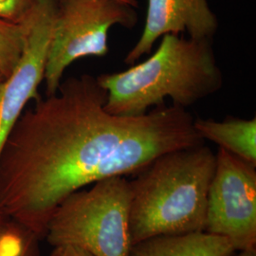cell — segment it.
<instances>
[{
  "label": "cell",
  "instance_id": "17",
  "mask_svg": "<svg viewBox=\"0 0 256 256\" xmlns=\"http://www.w3.org/2000/svg\"><path fill=\"white\" fill-rule=\"evenodd\" d=\"M120 1H122V2L126 3L128 5H131V6L135 7V8H137L138 7L137 0H120Z\"/></svg>",
  "mask_w": 256,
  "mask_h": 256
},
{
  "label": "cell",
  "instance_id": "3",
  "mask_svg": "<svg viewBox=\"0 0 256 256\" xmlns=\"http://www.w3.org/2000/svg\"><path fill=\"white\" fill-rule=\"evenodd\" d=\"M216 156L204 144L158 156L129 180L132 246L149 238L205 232Z\"/></svg>",
  "mask_w": 256,
  "mask_h": 256
},
{
  "label": "cell",
  "instance_id": "6",
  "mask_svg": "<svg viewBox=\"0 0 256 256\" xmlns=\"http://www.w3.org/2000/svg\"><path fill=\"white\" fill-rule=\"evenodd\" d=\"M210 180L205 232L227 238L236 250L256 248L254 165L220 148Z\"/></svg>",
  "mask_w": 256,
  "mask_h": 256
},
{
  "label": "cell",
  "instance_id": "7",
  "mask_svg": "<svg viewBox=\"0 0 256 256\" xmlns=\"http://www.w3.org/2000/svg\"><path fill=\"white\" fill-rule=\"evenodd\" d=\"M56 0H37L22 23L24 44L12 72L0 82V152L28 102L41 96L46 59L54 21Z\"/></svg>",
  "mask_w": 256,
  "mask_h": 256
},
{
  "label": "cell",
  "instance_id": "14",
  "mask_svg": "<svg viewBox=\"0 0 256 256\" xmlns=\"http://www.w3.org/2000/svg\"><path fill=\"white\" fill-rule=\"evenodd\" d=\"M50 256H94L81 248L72 245H60L54 247Z\"/></svg>",
  "mask_w": 256,
  "mask_h": 256
},
{
  "label": "cell",
  "instance_id": "13",
  "mask_svg": "<svg viewBox=\"0 0 256 256\" xmlns=\"http://www.w3.org/2000/svg\"><path fill=\"white\" fill-rule=\"evenodd\" d=\"M36 2L37 0H0V19L21 24Z\"/></svg>",
  "mask_w": 256,
  "mask_h": 256
},
{
  "label": "cell",
  "instance_id": "8",
  "mask_svg": "<svg viewBox=\"0 0 256 256\" xmlns=\"http://www.w3.org/2000/svg\"><path fill=\"white\" fill-rule=\"evenodd\" d=\"M218 28V19L208 0H147L142 36L124 62L135 64L144 55L149 54L164 34H187L194 39L212 40Z\"/></svg>",
  "mask_w": 256,
  "mask_h": 256
},
{
  "label": "cell",
  "instance_id": "5",
  "mask_svg": "<svg viewBox=\"0 0 256 256\" xmlns=\"http://www.w3.org/2000/svg\"><path fill=\"white\" fill-rule=\"evenodd\" d=\"M137 23L136 8L120 0H56L44 76L46 96L57 92L74 62L108 54L111 28L131 30Z\"/></svg>",
  "mask_w": 256,
  "mask_h": 256
},
{
  "label": "cell",
  "instance_id": "12",
  "mask_svg": "<svg viewBox=\"0 0 256 256\" xmlns=\"http://www.w3.org/2000/svg\"><path fill=\"white\" fill-rule=\"evenodd\" d=\"M24 44V28L0 19V72L6 78L18 61Z\"/></svg>",
  "mask_w": 256,
  "mask_h": 256
},
{
  "label": "cell",
  "instance_id": "2",
  "mask_svg": "<svg viewBox=\"0 0 256 256\" xmlns=\"http://www.w3.org/2000/svg\"><path fill=\"white\" fill-rule=\"evenodd\" d=\"M155 52L129 68L102 74L98 82L106 92L104 108L120 116H140L164 104L185 108L220 92L223 74L212 40L168 34Z\"/></svg>",
  "mask_w": 256,
  "mask_h": 256
},
{
  "label": "cell",
  "instance_id": "18",
  "mask_svg": "<svg viewBox=\"0 0 256 256\" xmlns=\"http://www.w3.org/2000/svg\"><path fill=\"white\" fill-rule=\"evenodd\" d=\"M3 79H4V76H3V75L1 74V72H0V82L3 81Z\"/></svg>",
  "mask_w": 256,
  "mask_h": 256
},
{
  "label": "cell",
  "instance_id": "1",
  "mask_svg": "<svg viewBox=\"0 0 256 256\" xmlns=\"http://www.w3.org/2000/svg\"><path fill=\"white\" fill-rule=\"evenodd\" d=\"M106 102L97 77H70L23 111L2 146L0 210L41 240L72 194L204 142L185 108L164 104L144 115L120 116L106 111Z\"/></svg>",
  "mask_w": 256,
  "mask_h": 256
},
{
  "label": "cell",
  "instance_id": "15",
  "mask_svg": "<svg viewBox=\"0 0 256 256\" xmlns=\"http://www.w3.org/2000/svg\"><path fill=\"white\" fill-rule=\"evenodd\" d=\"M12 220H10L9 216L0 210V234L7 228V226L9 225L10 222Z\"/></svg>",
  "mask_w": 256,
  "mask_h": 256
},
{
  "label": "cell",
  "instance_id": "9",
  "mask_svg": "<svg viewBox=\"0 0 256 256\" xmlns=\"http://www.w3.org/2000/svg\"><path fill=\"white\" fill-rule=\"evenodd\" d=\"M236 252L227 238L202 232L149 238L133 245L130 256H232Z\"/></svg>",
  "mask_w": 256,
  "mask_h": 256
},
{
  "label": "cell",
  "instance_id": "4",
  "mask_svg": "<svg viewBox=\"0 0 256 256\" xmlns=\"http://www.w3.org/2000/svg\"><path fill=\"white\" fill-rule=\"evenodd\" d=\"M131 191L126 176H112L68 196L52 216L46 239L52 247L72 245L94 256H130Z\"/></svg>",
  "mask_w": 256,
  "mask_h": 256
},
{
  "label": "cell",
  "instance_id": "11",
  "mask_svg": "<svg viewBox=\"0 0 256 256\" xmlns=\"http://www.w3.org/2000/svg\"><path fill=\"white\" fill-rule=\"evenodd\" d=\"M40 240L34 232L12 220L0 234V256H40Z\"/></svg>",
  "mask_w": 256,
  "mask_h": 256
},
{
  "label": "cell",
  "instance_id": "16",
  "mask_svg": "<svg viewBox=\"0 0 256 256\" xmlns=\"http://www.w3.org/2000/svg\"><path fill=\"white\" fill-rule=\"evenodd\" d=\"M232 256H256V248L254 250H238Z\"/></svg>",
  "mask_w": 256,
  "mask_h": 256
},
{
  "label": "cell",
  "instance_id": "10",
  "mask_svg": "<svg viewBox=\"0 0 256 256\" xmlns=\"http://www.w3.org/2000/svg\"><path fill=\"white\" fill-rule=\"evenodd\" d=\"M194 128L203 140H209L232 155L256 166V119L227 118L218 122L194 119Z\"/></svg>",
  "mask_w": 256,
  "mask_h": 256
}]
</instances>
